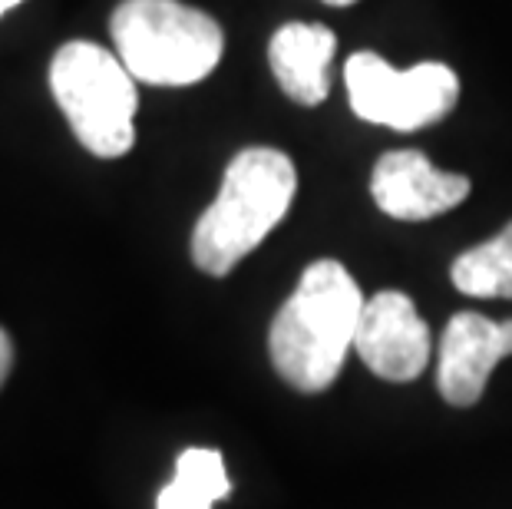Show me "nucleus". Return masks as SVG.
I'll return each instance as SVG.
<instances>
[{
    "label": "nucleus",
    "instance_id": "nucleus-8",
    "mask_svg": "<svg viewBox=\"0 0 512 509\" xmlns=\"http://www.w3.org/2000/svg\"><path fill=\"white\" fill-rule=\"evenodd\" d=\"M512 354V321H489L486 314H453L440 341L437 384L446 404L473 407L483 397L493 367Z\"/></svg>",
    "mask_w": 512,
    "mask_h": 509
},
{
    "label": "nucleus",
    "instance_id": "nucleus-14",
    "mask_svg": "<svg viewBox=\"0 0 512 509\" xmlns=\"http://www.w3.org/2000/svg\"><path fill=\"white\" fill-rule=\"evenodd\" d=\"M324 4H331V7H351V4H357V0H324Z\"/></svg>",
    "mask_w": 512,
    "mask_h": 509
},
{
    "label": "nucleus",
    "instance_id": "nucleus-12",
    "mask_svg": "<svg viewBox=\"0 0 512 509\" xmlns=\"http://www.w3.org/2000/svg\"><path fill=\"white\" fill-rule=\"evenodd\" d=\"M10 364H14V344H10L7 331L0 328V384L7 381V374H10Z\"/></svg>",
    "mask_w": 512,
    "mask_h": 509
},
{
    "label": "nucleus",
    "instance_id": "nucleus-6",
    "mask_svg": "<svg viewBox=\"0 0 512 509\" xmlns=\"http://www.w3.org/2000/svg\"><path fill=\"white\" fill-rule=\"evenodd\" d=\"M354 351L384 381H417L430 364V331L403 291H380L364 301Z\"/></svg>",
    "mask_w": 512,
    "mask_h": 509
},
{
    "label": "nucleus",
    "instance_id": "nucleus-10",
    "mask_svg": "<svg viewBox=\"0 0 512 509\" xmlns=\"http://www.w3.org/2000/svg\"><path fill=\"white\" fill-rule=\"evenodd\" d=\"M232 493V480L225 473L222 450L189 447L179 453L176 476L162 486L156 509H215V503Z\"/></svg>",
    "mask_w": 512,
    "mask_h": 509
},
{
    "label": "nucleus",
    "instance_id": "nucleus-13",
    "mask_svg": "<svg viewBox=\"0 0 512 509\" xmlns=\"http://www.w3.org/2000/svg\"><path fill=\"white\" fill-rule=\"evenodd\" d=\"M20 0H0V14H7V10H14Z\"/></svg>",
    "mask_w": 512,
    "mask_h": 509
},
{
    "label": "nucleus",
    "instance_id": "nucleus-3",
    "mask_svg": "<svg viewBox=\"0 0 512 509\" xmlns=\"http://www.w3.org/2000/svg\"><path fill=\"white\" fill-rule=\"evenodd\" d=\"M110 34L116 57L139 83L192 86L219 67L225 34L205 10L179 0H123Z\"/></svg>",
    "mask_w": 512,
    "mask_h": 509
},
{
    "label": "nucleus",
    "instance_id": "nucleus-7",
    "mask_svg": "<svg viewBox=\"0 0 512 509\" xmlns=\"http://www.w3.org/2000/svg\"><path fill=\"white\" fill-rule=\"evenodd\" d=\"M370 196L377 209L400 222H427L456 209L470 196V179L443 172L417 149H397L377 159L370 176Z\"/></svg>",
    "mask_w": 512,
    "mask_h": 509
},
{
    "label": "nucleus",
    "instance_id": "nucleus-11",
    "mask_svg": "<svg viewBox=\"0 0 512 509\" xmlns=\"http://www.w3.org/2000/svg\"><path fill=\"white\" fill-rule=\"evenodd\" d=\"M450 278L470 298H512V222L456 258Z\"/></svg>",
    "mask_w": 512,
    "mask_h": 509
},
{
    "label": "nucleus",
    "instance_id": "nucleus-2",
    "mask_svg": "<svg viewBox=\"0 0 512 509\" xmlns=\"http://www.w3.org/2000/svg\"><path fill=\"white\" fill-rule=\"evenodd\" d=\"M298 189L294 162L281 149L252 146L228 162L222 189L192 232V262L225 278L285 219Z\"/></svg>",
    "mask_w": 512,
    "mask_h": 509
},
{
    "label": "nucleus",
    "instance_id": "nucleus-9",
    "mask_svg": "<svg viewBox=\"0 0 512 509\" xmlns=\"http://www.w3.org/2000/svg\"><path fill=\"white\" fill-rule=\"evenodd\" d=\"M337 37L321 24H285L268 43L271 73L288 100L318 106L331 90V60Z\"/></svg>",
    "mask_w": 512,
    "mask_h": 509
},
{
    "label": "nucleus",
    "instance_id": "nucleus-4",
    "mask_svg": "<svg viewBox=\"0 0 512 509\" xmlns=\"http://www.w3.org/2000/svg\"><path fill=\"white\" fill-rule=\"evenodd\" d=\"M50 90L73 136L100 159H116L136 143V77L113 50L73 40L53 53Z\"/></svg>",
    "mask_w": 512,
    "mask_h": 509
},
{
    "label": "nucleus",
    "instance_id": "nucleus-5",
    "mask_svg": "<svg viewBox=\"0 0 512 509\" xmlns=\"http://www.w3.org/2000/svg\"><path fill=\"white\" fill-rule=\"evenodd\" d=\"M344 83L351 93V110L364 123L390 126L400 133L440 123L460 100V77L446 63H417L410 70H397L370 50L347 60Z\"/></svg>",
    "mask_w": 512,
    "mask_h": 509
},
{
    "label": "nucleus",
    "instance_id": "nucleus-1",
    "mask_svg": "<svg viewBox=\"0 0 512 509\" xmlns=\"http://www.w3.org/2000/svg\"><path fill=\"white\" fill-rule=\"evenodd\" d=\"M361 311L364 295L341 262L321 258L304 268L268 331V354L281 381L301 394L328 391L354 348Z\"/></svg>",
    "mask_w": 512,
    "mask_h": 509
}]
</instances>
